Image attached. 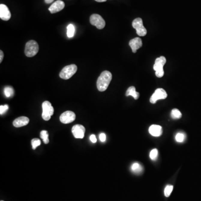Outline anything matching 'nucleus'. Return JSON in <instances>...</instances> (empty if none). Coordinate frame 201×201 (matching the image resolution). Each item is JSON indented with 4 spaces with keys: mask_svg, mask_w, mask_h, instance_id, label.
Returning a JSON list of instances; mask_svg holds the SVG:
<instances>
[{
    "mask_svg": "<svg viewBox=\"0 0 201 201\" xmlns=\"http://www.w3.org/2000/svg\"><path fill=\"white\" fill-rule=\"evenodd\" d=\"M112 74L107 70H105L100 74L97 81V87L99 91H106L112 80Z\"/></svg>",
    "mask_w": 201,
    "mask_h": 201,
    "instance_id": "nucleus-1",
    "label": "nucleus"
},
{
    "mask_svg": "<svg viewBox=\"0 0 201 201\" xmlns=\"http://www.w3.org/2000/svg\"><path fill=\"white\" fill-rule=\"evenodd\" d=\"M39 51V45L35 40H30L26 44L25 53L28 57L35 56Z\"/></svg>",
    "mask_w": 201,
    "mask_h": 201,
    "instance_id": "nucleus-2",
    "label": "nucleus"
},
{
    "mask_svg": "<svg viewBox=\"0 0 201 201\" xmlns=\"http://www.w3.org/2000/svg\"><path fill=\"white\" fill-rule=\"evenodd\" d=\"M77 67L76 65L71 64L65 66L61 70L59 76L61 78L67 80L70 78L76 73Z\"/></svg>",
    "mask_w": 201,
    "mask_h": 201,
    "instance_id": "nucleus-3",
    "label": "nucleus"
},
{
    "mask_svg": "<svg viewBox=\"0 0 201 201\" xmlns=\"http://www.w3.org/2000/svg\"><path fill=\"white\" fill-rule=\"evenodd\" d=\"M43 113L42 117L45 121H49L51 116L54 114V108L52 107V104L48 100L44 101L42 104Z\"/></svg>",
    "mask_w": 201,
    "mask_h": 201,
    "instance_id": "nucleus-4",
    "label": "nucleus"
},
{
    "mask_svg": "<svg viewBox=\"0 0 201 201\" xmlns=\"http://www.w3.org/2000/svg\"><path fill=\"white\" fill-rule=\"evenodd\" d=\"M133 27L136 30L137 34L140 36H144L147 34V30L144 26L142 20L141 18H136L132 23Z\"/></svg>",
    "mask_w": 201,
    "mask_h": 201,
    "instance_id": "nucleus-5",
    "label": "nucleus"
},
{
    "mask_svg": "<svg viewBox=\"0 0 201 201\" xmlns=\"http://www.w3.org/2000/svg\"><path fill=\"white\" fill-rule=\"evenodd\" d=\"M90 23L98 29L104 28L106 22L104 19L98 14H93L90 17Z\"/></svg>",
    "mask_w": 201,
    "mask_h": 201,
    "instance_id": "nucleus-6",
    "label": "nucleus"
},
{
    "mask_svg": "<svg viewBox=\"0 0 201 201\" xmlns=\"http://www.w3.org/2000/svg\"><path fill=\"white\" fill-rule=\"evenodd\" d=\"M167 97V93L165 90L163 88H158L150 97V102L152 104H155L159 100H164Z\"/></svg>",
    "mask_w": 201,
    "mask_h": 201,
    "instance_id": "nucleus-7",
    "label": "nucleus"
},
{
    "mask_svg": "<svg viewBox=\"0 0 201 201\" xmlns=\"http://www.w3.org/2000/svg\"><path fill=\"white\" fill-rule=\"evenodd\" d=\"M76 119V114L70 111H67L63 113L60 116V121L64 124L73 122Z\"/></svg>",
    "mask_w": 201,
    "mask_h": 201,
    "instance_id": "nucleus-8",
    "label": "nucleus"
},
{
    "mask_svg": "<svg viewBox=\"0 0 201 201\" xmlns=\"http://www.w3.org/2000/svg\"><path fill=\"white\" fill-rule=\"evenodd\" d=\"M85 128L81 125H76L73 126L72 132L76 139H83L85 136Z\"/></svg>",
    "mask_w": 201,
    "mask_h": 201,
    "instance_id": "nucleus-9",
    "label": "nucleus"
},
{
    "mask_svg": "<svg viewBox=\"0 0 201 201\" xmlns=\"http://www.w3.org/2000/svg\"><path fill=\"white\" fill-rule=\"evenodd\" d=\"M64 2L60 0H58L50 6V8H49V11L52 14H55L62 10L64 8Z\"/></svg>",
    "mask_w": 201,
    "mask_h": 201,
    "instance_id": "nucleus-10",
    "label": "nucleus"
},
{
    "mask_svg": "<svg viewBox=\"0 0 201 201\" xmlns=\"http://www.w3.org/2000/svg\"><path fill=\"white\" fill-rule=\"evenodd\" d=\"M11 13L7 6L0 4V18L4 21H8L11 18Z\"/></svg>",
    "mask_w": 201,
    "mask_h": 201,
    "instance_id": "nucleus-11",
    "label": "nucleus"
},
{
    "mask_svg": "<svg viewBox=\"0 0 201 201\" xmlns=\"http://www.w3.org/2000/svg\"><path fill=\"white\" fill-rule=\"evenodd\" d=\"M166 60L164 56H161L157 58L155 62V64L153 66L154 70L156 72L164 71L163 67L166 63Z\"/></svg>",
    "mask_w": 201,
    "mask_h": 201,
    "instance_id": "nucleus-12",
    "label": "nucleus"
},
{
    "mask_svg": "<svg viewBox=\"0 0 201 201\" xmlns=\"http://www.w3.org/2000/svg\"><path fill=\"white\" fill-rule=\"evenodd\" d=\"M129 45L132 49L134 53L136 52L137 50L141 48L142 45V40L139 38H135L130 41Z\"/></svg>",
    "mask_w": 201,
    "mask_h": 201,
    "instance_id": "nucleus-13",
    "label": "nucleus"
},
{
    "mask_svg": "<svg viewBox=\"0 0 201 201\" xmlns=\"http://www.w3.org/2000/svg\"><path fill=\"white\" fill-rule=\"evenodd\" d=\"M29 118L27 117H20L14 121L13 125L16 128H20L28 125L29 123Z\"/></svg>",
    "mask_w": 201,
    "mask_h": 201,
    "instance_id": "nucleus-14",
    "label": "nucleus"
},
{
    "mask_svg": "<svg viewBox=\"0 0 201 201\" xmlns=\"http://www.w3.org/2000/svg\"><path fill=\"white\" fill-rule=\"evenodd\" d=\"M149 131L153 136H160L162 134V128L159 125H152L149 128Z\"/></svg>",
    "mask_w": 201,
    "mask_h": 201,
    "instance_id": "nucleus-15",
    "label": "nucleus"
},
{
    "mask_svg": "<svg viewBox=\"0 0 201 201\" xmlns=\"http://www.w3.org/2000/svg\"><path fill=\"white\" fill-rule=\"evenodd\" d=\"M126 96H133L135 100H137L139 97V93L137 92L136 91V89L135 87L134 86H131L130 87H129V88L128 89L126 92Z\"/></svg>",
    "mask_w": 201,
    "mask_h": 201,
    "instance_id": "nucleus-16",
    "label": "nucleus"
},
{
    "mask_svg": "<svg viewBox=\"0 0 201 201\" xmlns=\"http://www.w3.org/2000/svg\"><path fill=\"white\" fill-rule=\"evenodd\" d=\"M75 33V28L73 24H69L67 26V34L68 38H73L74 36Z\"/></svg>",
    "mask_w": 201,
    "mask_h": 201,
    "instance_id": "nucleus-17",
    "label": "nucleus"
},
{
    "mask_svg": "<svg viewBox=\"0 0 201 201\" xmlns=\"http://www.w3.org/2000/svg\"><path fill=\"white\" fill-rule=\"evenodd\" d=\"M49 134L47 131L43 130L40 133V137L43 140V141L45 144H48L49 142Z\"/></svg>",
    "mask_w": 201,
    "mask_h": 201,
    "instance_id": "nucleus-18",
    "label": "nucleus"
},
{
    "mask_svg": "<svg viewBox=\"0 0 201 201\" xmlns=\"http://www.w3.org/2000/svg\"><path fill=\"white\" fill-rule=\"evenodd\" d=\"M182 113L179 110L177 109H173L171 112V116L174 119H179L182 117Z\"/></svg>",
    "mask_w": 201,
    "mask_h": 201,
    "instance_id": "nucleus-19",
    "label": "nucleus"
},
{
    "mask_svg": "<svg viewBox=\"0 0 201 201\" xmlns=\"http://www.w3.org/2000/svg\"><path fill=\"white\" fill-rule=\"evenodd\" d=\"M4 95L6 97H11L14 96V89L11 87H6L4 89Z\"/></svg>",
    "mask_w": 201,
    "mask_h": 201,
    "instance_id": "nucleus-20",
    "label": "nucleus"
},
{
    "mask_svg": "<svg viewBox=\"0 0 201 201\" xmlns=\"http://www.w3.org/2000/svg\"><path fill=\"white\" fill-rule=\"evenodd\" d=\"M131 169L134 173H140L141 170H142V167L140 165L139 163H135L133 164L131 166Z\"/></svg>",
    "mask_w": 201,
    "mask_h": 201,
    "instance_id": "nucleus-21",
    "label": "nucleus"
},
{
    "mask_svg": "<svg viewBox=\"0 0 201 201\" xmlns=\"http://www.w3.org/2000/svg\"><path fill=\"white\" fill-rule=\"evenodd\" d=\"M173 189V185H167L165 187L164 189V195L166 197H168L170 196V194L172 193Z\"/></svg>",
    "mask_w": 201,
    "mask_h": 201,
    "instance_id": "nucleus-22",
    "label": "nucleus"
},
{
    "mask_svg": "<svg viewBox=\"0 0 201 201\" xmlns=\"http://www.w3.org/2000/svg\"><path fill=\"white\" fill-rule=\"evenodd\" d=\"M185 139V135L182 133H178L176 136V140L178 142H182Z\"/></svg>",
    "mask_w": 201,
    "mask_h": 201,
    "instance_id": "nucleus-23",
    "label": "nucleus"
},
{
    "mask_svg": "<svg viewBox=\"0 0 201 201\" xmlns=\"http://www.w3.org/2000/svg\"><path fill=\"white\" fill-rule=\"evenodd\" d=\"M158 155V151L156 149H153L150 153V158L153 160H156Z\"/></svg>",
    "mask_w": 201,
    "mask_h": 201,
    "instance_id": "nucleus-24",
    "label": "nucleus"
},
{
    "mask_svg": "<svg viewBox=\"0 0 201 201\" xmlns=\"http://www.w3.org/2000/svg\"><path fill=\"white\" fill-rule=\"evenodd\" d=\"M41 144V141L38 139H33L32 140V149L34 150L36 149V147L39 146Z\"/></svg>",
    "mask_w": 201,
    "mask_h": 201,
    "instance_id": "nucleus-25",
    "label": "nucleus"
},
{
    "mask_svg": "<svg viewBox=\"0 0 201 201\" xmlns=\"http://www.w3.org/2000/svg\"><path fill=\"white\" fill-rule=\"evenodd\" d=\"M8 109V105H5L4 106H0V114L3 115L6 112Z\"/></svg>",
    "mask_w": 201,
    "mask_h": 201,
    "instance_id": "nucleus-26",
    "label": "nucleus"
},
{
    "mask_svg": "<svg viewBox=\"0 0 201 201\" xmlns=\"http://www.w3.org/2000/svg\"><path fill=\"white\" fill-rule=\"evenodd\" d=\"M100 139L101 142H105L106 140V136L104 133H101L100 135Z\"/></svg>",
    "mask_w": 201,
    "mask_h": 201,
    "instance_id": "nucleus-27",
    "label": "nucleus"
},
{
    "mask_svg": "<svg viewBox=\"0 0 201 201\" xmlns=\"http://www.w3.org/2000/svg\"><path fill=\"white\" fill-rule=\"evenodd\" d=\"M90 140L93 143H96L97 142L96 137L94 135H91L90 136Z\"/></svg>",
    "mask_w": 201,
    "mask_h": 201,
    "instance_id": "nucleus-28",
    "label": "nucleus"
},
{
    "mask_svg": "<svg viewBox=\"0 0 201 201\" xmlns=\"http://www.w3.org/2000/svg\"><path fill=\"white\" fill-rule=\"evenodd\" d=\"M4 58V52L2 50H0V63L2 62Z\"/></svg>",
    "mask_w": 201,
    "mask_h": 201,
    "instance_id": "nucleus-29",
    "label": "nucleus"
},
{
    "mask_svg": "<svg viewBox=\"0 0 201 201\" xmlns=\"http://www.w3.org/2000/svg\"><path fill=\"white\" fill-rule=\"evenodd\" d=\"M53 1H54V0H45V3H46V4H48L52 3Z\"/></svg>",
    "mask_w": 201,
    "mask_h": 201,
    "instance_id": "nucleus-30",
    "label": "nucleus"
},
{
    "mask_svg": "<svg viewBox=\"0 0 201 201\" xmlns=\"http://www.w3.org/2000/svg\"><path fill=\"white\" fill-rule=\"evenodd\" d=\"M98 2H106L107 0H95Z\"/></svg>",
    "mask_w": 201,
    "mask_h": 201,
    "instance_id": "nucleus-31",
    "label": "nucleus"
},
{
    "mask_svg": "<svg viewBox=\"0 0 201 201\" xmlns=\"http://www.w3.org/2000/svg\"></svg>",
    "mask_w": 201,
    "mask_h": 201,
    "instance_id": "nucleus-32",
    "label": "nucleus"
}]
</instances>
